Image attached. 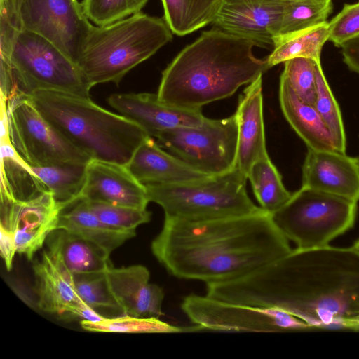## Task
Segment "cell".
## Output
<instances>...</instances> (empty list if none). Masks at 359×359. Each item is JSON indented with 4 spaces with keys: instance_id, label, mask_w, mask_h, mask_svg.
Instances as JSON below:
<instances>
[{
    "instance_id": "1",
    "label": "cell",
    "mask_w": 359,
    "mask_h": 359,
    "mask_svg": "<svg viewBox=\"0 0 359 359\" xmlns=\"http://www.w3.org/2000/svg\"><path fill=\"white\" fill-rule=\"evenodd\" d=\"M206 295L284 311L310 327L355 330L359 252L353 247L296 248L245 276L206 284Z\"/></svg>"
},
{
    "instance_id": "2",
    "label": "cell",
    "mask_w": 359,
    "mask_h": 359,
    "mask_svg": "<svg viewBox=\"0 0 359 359\" xmlns=\"http://www.w3.org/2000/svg\"><path fill=\"white\" fill-rule=\"evenodd\" d=\"M151 250L170 275L210 284L245 276L292 249L262 210L203 221L165 217Z\"/></svg>"
},
{
    "instance_id": "3",
    "label": "cell",
    "mask_w": 359,
    "mask_h": 359,
    "mask_svg": "<svg viewBox=\"0 0 359 359\" xmlns=\"http://www.w3.org/2000/svg\"><path fill=\"white\" fill-rule=\"evenodd\" d=\"M252 41L213 27L185 46L162 72L157 92L163 102L201 109L230 97L269 69L256 57Z\"/></svg>"
},
{
    "instance_id": "4",
    "label": "cell",
    "mask_w": 359,
    "mask_h": 359,
    "mask_svg": "<svg viewBox=\"0 0 359 359\" xmlns=\"http://www.w3.org/2000/svg\"><path fill=\"white\" fill-rule=\"evenodd\" d=\"M29 96L41 115L91 160L126 165L149 136L131 120L100 107L90 98L46 90Z\"/></svg>"
},
{
    "instance_id": "5",
    "label": "cell",
    "mask_w": 359,
    "mask_h": 359,
    "mask_svg": "<svg viewBox=\"0 0 359 359\" xmlns=\"http://www.w3.org/2000/svg\"><path fill=\"white\" fill-rule=\"evenodd\" d=\"M172 38L163 17L142 11L109 25H92L76 65L92 87L109 82L118 85L129 71Z\"/></svg>"
},
{
    "instance_id": "6",
    "label": "cell",
    "mask_w": 359,
    "mask_h": 359,
    "mask_svg": "<svg viewBox=\"0 0 359 359\" xmlns=\"http://www.w3.org/2000/svg\"><path fill=\"white\" fill-rule=\"evenodd\" d=\"M91 88L75 62L47 39L29 31L19 33L8 60L1 62L5 103L41 90L90 98Z\"/></svg>"
},
{
    "instance_id": "7",
    "label": "cell",
    "mask_w": 359,
    "mask_h": 359,
    "mask_svg": "<svg viewBox=\"0 0 359 359\" xmlns=\"http://www.w3.org/2000/svg\"><path fill=\"white\" fill-rule=\"evenodd\" d=\"M247 180L236 166L226 172L196 181L144 186L149 202L159 205L165 217L203 221L263 210L248 196Z\"/></svg>"
},
{
    "instance_id": "8",
    "label": "cell",
    "mask_w": 359,
    "mask_h": 359,
    "mask_svg": "<svg viewBox=\"0 0 359 359\" xmlns=\"http://www.w3.org/2000/svg\"><path fill=\"white\" fill-rule=\"evenodd\" d=\"M357 203L302 186L271 216L279 230L297 248H317L329 245L332 240L353 226Z\"/></svg>"
},
{
    "instance_id": "9",
    "label": "cell",
    "mask_w": 359,
    "mask_h": 359,
    "mask_svg": "<svg viewBox=\"0 0 359 359\" xmlns=\"http://www.w3.org/2000/svg\"><path fill=\"white\" fill-rule=\"evenodd\" d=\"M4 137L29 166L76 163L91 159L65 139L39 111L29 95L2 103Z\"/></svg>"
},
{
    "instance_id": "10",
    "label": "cell",
    "mask_w": 359,
    "mask_h": 359,
    "mask_svg": "<svg viewBox=\"0 0 359 359\" xmlns=\"http://www.w3.org/2000/svg\"><path fill=\"white\" fill-rule=\"evenodd\" d=\"M156 138L162 148L208 175L222 174L236 166L238 126L235 114L222 119L205 117L198 126L177 127Z\"/></svg>"
},
{
    "instance_id": "11",
    "label": "cell",
    "mask_w": 359,
    "mask_h": 359,
    "mask_svg": "<svg viewBox=\"0 0 359 359\" xmlns=\"http://www.w3.org/2000/svg\"><path fill=\"white\" fill-rule=\"evenodd\" d=\"M181 309L200 330L280 332L311 328L284 311L224 302L206 294L186 296Z\"/></svg>"
},
{
    "instance_id": "12",
    "label": "cell",
    "mask_w": 359,
    "mask_h": 359,
    "mask_svg": "<svg viewBox=\"0 0 359 359\" xmlns=\"http://www.w3.org/2000/svg\"><path fill=\"white\" fill-rule=\"evenodd\" d=\"M22 30L38 34L76 64L92 25L79 0H16Z\"/></svg>"
},
{
    "instance_id": "13",
    "label": "cell",
    "mask_w": 359,
    "mask_h": 359,
    "mask_svg": "<svg viewBox=\"0 0 359 359\" xmlns=\"http://www.w3.org/2000/svg\"><path fill=\"white\" fill-rule=\"evenodd\" d=\"M62 209L50 192L25 201L1 193L0 226L13 233L17 253L31 260L57 230Z\"/></svg>"
},
{
    "instance_id": "14",
    "label": "cell",
    "mask_w": 359,
    "mask_h": 359,
    "mask_svg": "<svg viewBox=\"0 0 359 359\" xmlns=\"http://www.w3.org/2000/svg\"><path fill=\"white\" fill-rule=\"evenodd\" d=\"M292 0H224L213 27L255 43L273 45L283 15Z\"/></svg>"
},
{
    "instance_id": "15",
    "label": "cell",
    "mask_w": 359,
    "mask_h": 359,
    "mask_svg": "<svg viewBox=\"0 0 359 359\" xmlns=\"http://www.w3.org/2000/svg\"><path fill=\"white\" fill-rule=\"evenodd\" d=\"M107 102L151 137L177 127L198 126L205 118L201 109L170 105L161 102L157 94L116 93L110 95Z\"/></svg>"
},
{
    "instance_id": "16",
    "label": "cell",
    "mask_w": 359,
    "mask_h": 359,
    "mask_svg": "<svg viewBox=\"0 0 359 359\" xmlns=\"http://www.w3.org/2000/svg\"><path fill=\"white\" fill-rule=\"evenodd\" d=\"M302 186L358 202L357 157L339 151L308 149L302 166Z\"/></svg>"
},
{
    "instance_id": "17",
    "label": "cell",
    "mask_w": 359,
    "mask_h": 359,
    "mask_svg": "<svg viewBox=\"0 0 359 359\" xmlns=\"http://www.w3.org/2000/svg\"><path fill=\"white\" fill-rule=\"evenodd\" d=\"M81 197L90 201L147 209V189L126 165L91 160Z\"/></svg>"
},
{
    "instance_id": "18",
    "label": "cell",
    "mask_w": 359,
    "mask_h": 359,
    "mask_svg": "<svg viewBox=\"0 0 359 359\" xmlns=\"http://www.w3.org/2000/svg\"><path fill=\"white\" fill-rule=\"evenodd\" d=\"M105 276L109 290L126 315L140 318H157L163 315V289L149 282L150 273L142 265L110 266Z\"/></svg>"
},
{
    "instance_id": "19",
    "label": "cell",
    "mask_w": 359,
    "mask_h": 359,
    "mask_svg": "<svg viewBox=\"0 0 359 359\" xmlns=\"http://www.w3.org/2000/svg\"><path fill=\"white\" fill-rule=\"evenodd\" d=\"M235 114L238 126L236 167L247 177L255 162L269 157L263 118L262 75L249 83L240 96Z\"/></svg>"
},
{
    "instance_id": "20",
    "label": "cell",
    "mask_w": 359,
    "mask_h": 359,
    "mask_svg": "<svg viewBox=\"0 0 359 359\" xmlns=\"http://www.w3.org/2000/svg\"><path fill=\"white\" fill-rule=\"evenodd\" d=\"M126 166L143 185L182 184L210 176L167 153L150 136L136 149Z\"/></svg>"
},
{
    "instance_id": "21",
    "label": "cell",
    "mask_w": 359,
    "mask_h": 359,
    "mask_svg": "<svg viewBox=\"0 0 359 359\" xmlns=\"http://www.w3.org/2000/svg\"><path fill=\"white\" fill-rule=\"evenodd\" d=\"M33 269L40 309L69 318L74 309L84 302L76 288L74 275L48 250L43 252Z\"/></svg>"
},
{
    "instance_id": "22",
    "label": "cell",
    "mask_w": 359,
    "mask_h": 359,
    "mask_svg": "<svg viewBox=\"0 0 359 359\" xmlns=\"http://www.w3.org/2000/svg\"><path fill=\"white\" fill-rule=\"evenodd\" d=\"M279 101L286 120L308 149L338 151L330 132L316 108L302 101L282 75Z\"/></svg>"
},
{
    "instance_id": "23",
    "label": "cell",
    "mask_w": 359,
    "mask_h": 359,
    "mask_svg": "<svg viewBox=\"0 0 359 359\" xmlns=\"http://www.w3.org/2000/svg\"><path fill=\"white\" fill-rule=\"evenodd\" d=\"M57 229L80 236L109 255L135 236V231L116 229L101 222L90 210L86 199L81 196L62 208Z\"/></svg>"
},
{
    "instance_id": "24",
    "label": "cell",
    "mask_w": 359,
    "mask_h": 359,
    "mask_svg": "<svg viewBox=\"0 0 359 359\" xmlns=\"http://www.w3.org/2000/svg\"><path fill=\"white\" fill-rule=\"evenodd\" d=\"M48 250L72 274L105 272L109 254L93 242L69 231L57 229L48 238Z\"/></svg>"
},
{
    "instance_id": "25",
    "label": "cell",
    "mask_w": 359,
    "mask_h": 359,
    "mask_svg": "<svg viewBox=\"0 0 359 359\" xmlns=\"http://www.w3.org/2000/svg\"><path fill=\"white\" fill-rule=\"evenodd\" d=\"M47 192L50 191L43 182L2 137L1 193L13 201H25Z\"/></svg>"
},
{
    "instance_id": "26",
    "label": "cell",
    "mask_w": 359,
    "mask_h": 359,
    "mask_svg": "<svg viewBox=\"0 0 359 359\" xmlns=\"http://www.w3.org/2000/svg\"><path fill=\"white\" fill-rule=\"evenodd\" d=\"M163 18L174 34H189L212 24L224 0H161Z\"/></svg>"
},
{
    "instance_id": "27",
    "label": "cell",
    "mask_w": 359,
    "mask_h": 359,
    "mask_svg": "<svg viewBox=\"0 0 359 359\" xmlns=\"http://www.w3.org/2000/svg\"><path fill=\"white\" fill-rule=\"evenodd\" d=\"M87 164L65 163L29 166L64 208L81 196L87 175Z\"/></svg>"
},
{
    "instance_id": "28",
    "label": "cell",
    "mask_w": 359,
    "mask_h": 359,
    "mask_svg": "<svg viewBox=\"0 0 359 359\" xmlns=\"http://www.w3.org/2000/svg\"><path fill=\"white\" fill-rule=\"evenodd\" d=\"M329 39L327 22L273 41V50L266 59L270 69L280 63L296 58L320 60L322 48Z\"/></svg>"
},
{
    "instance_id": "29",
    "label": "cell",
    "mask_w": 359,
    "mask_h": 359,
    "mask_svg": "<svg viewBox=\"0 0 359 359\" xmlns=\"http://www.w3.org/2000/svg\"><path fill=\"white\" fill-rule=\"evenodd\" d=\"M247 177L259 207L268 213L273 214L278 210L292 196L269 157L255 162Z\"/></svg>"
},
{
    "instance_id": "30",
    "label": "cell",
    "mask_w": 359,
    "mask_h": 359,
    "mask_svg": "<svg viewBox=\"0 0 359 359\" xmlns=\"http://www.w3.org/2000/svg\"><path fill=\"white\" fill-rule=\"evenodd\" d=\"M332 8V0H292L283 15L273 43L326 22Z\"/></svg>"
},
{
    "instance_id": "31",
    "label": "cell",
    "mask_w": 359,
    "mask_h": 359,
    "mask_svg": "<svg viewBox=\"0 0 359 359\" xmlns=\"http://www.w3.org/2000/svg\"><path fill=\"white\" fill-rule=\"evenodd\" d=\"M83 330L96 332L118 333H174L184 331H197L196 325L182 327L171 325L157 318H140L124 314L116 318H104L97 321H80Z\"/></svg>"
},
{
    "instance_id": "32",
    "label": "cell",
    "mask_w": 359,
    "mask_h": 359,
    "mask_svg": "<svg viewBox=\"0 0 359 359\" xmlns=\"http://www.w3.org/2000/svg\"><path fill=\"white\" fill-rule=\"evenodd\" d=\"M316 100L314 107L330 132L337 150L346 153V140L338 103L324 75L320 60L316 61Z\"/></svg>"
},
{
    "instance_id": "33",
    "label": "cell",
    "mask_w": 359,
    "mask_h": 359,
    "mask_svg": "<svg viewBox=\"0 0 359 359\" xmlns=\"http://www.w3.org/2000/svg\"><path fill=\"white\" fill-rule=\"evenodd\" d=\"M148 0H82L87 18L96 26H106L141 12Z\"/></svg>"
},
{
    "instance_id": "34",
    "label": "cell",
    "mask_w": 359,
    "mask_h": 359,
    "mask_svg": "<svg viewBox=\"0 0 359 359\" xmlns=\"http://www.w3.org/2000/svg\"><path fill=\"white\" fill-rule=\"evenodd\" d=\"M316 61L306 57L288 60L283 62L284 69L281 74L297 97L312 106L317 95Z\"/></svg>"
},
{
    "instance_id": "35",
    "label": "cell",
    "mask_w": 359,
    "mask_h": 359,
    "mask_svg": "<svg viewBox=\"0 0 359 359\" xmlns=\"http://www.w3.org/2000/svg\"><path fill=\"white\" fill-rule=\"evenodd\" d=\"M86 201L90 210L101 222L116 229L135 231L138 226L151 220V213L147 209Z\"/></svg>"
},
{
    "instance_id": "36",
    "label": "cell",
    "mask_w": 359,
    "mask_h": 359,
    "mask_svg": "<svg viewBox=\"0 0 359 359\" xmlns=\"http://www.w3.org/2000/svg\"><path fill=\"white\" fill-rule=\"evenodd\" d=\"M73 275L77 292L88 305L95 309L105 308L121 311L109 290L105 272Z\"/></svg>"
},
{
    "instance_id": "37",
    "label": "cell",
    "mask_w": 359,
    "mask_h": 359,
    "mask_svg": "<svg viewBox=\"0 0 359 359\" xmlns=\"http://www.w3.org/2000/svg\"><path fill=\"white\" fill-rule=\"evenodd\" d=\"M328 24V40L337 47H341L347 41L359 36V1L344 4L341 11Z\"/></svg>"
},
{
    "instance_id": "38",
    "label": "cell",
    "mask_w": 359,
    "mask_h": 359,
    "mask_svg": "<svg viewBox=\"0 0 359 359\" xmlns=\"http://www.w3.org/2000/svg\"><path fill=\"white\" fill-rule=\"evenodd\" d=\"M0 251L1 256L8 271L12 269L13 262L17 253L14 234L11 231L0 226Z\"/></svg>"
},
{
    "instance_id": "39",
    "label": "cell",
    "mask_w": 359,
    "mask_h": 359,
    "mask_svg": "<svg viewBox=\"0 0 359 359\" xmlns=\"http://www.w3.org/2000/svg\"><path fill=\"white\" fill-rule=\"evenodd\" d=\"M343 60L348 67L359 74V36L341 46Z\"/></svg>"
},
{
    "instance_id": "40",
    "label": "cell",
    "mask_w": 359,
    "mask_h": 359,
    "mask_svg": "<svg viewBox=\"0 0 359 359\" xmlns=\"http://www.w3.org/2000/svg\"><path fill=\"white\" fill-rule=\"evenodd\" d=\"M353 248L358 252H359V240L357 241L354 245H353Z\"/></svg>"
},
{
    "instance_id": "41",
    "label": "cell",
    "mask_w": 359,
    "mask_h": 359,
    "mask_svg": "<svg viewBox=\"0 0 359 359\" xmlns=\"http://www.w3.org/2000/svg\"><path fill=\"white\" fill-rule=\"evenodd\" d=\"M357 161H358V166H359V156L357 157Z\"/></svg>"
}]
</instances>
